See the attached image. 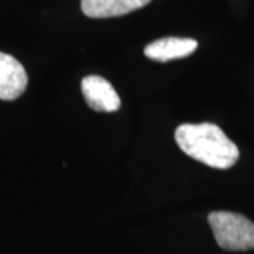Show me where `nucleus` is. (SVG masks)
Wrapping results in <instances>:
<instances>
[{
    "label": "nucleus",
    "instance_id": "nucleus-1",
    "mask_svg": "<svg viewBox=\"0 0 254 254\" xmlns=\"http://www.w3.org/2000/svg\"><path fill=\"white\" fill-rule=\"evenodd\" d=\"M175 141L190 158L218 170H227L239 160L237 145L213 123L181 125L175 130Z\"/></svg>",
    "mask_w": 254,
    "mask_h": 254
},
{
    "label": "nucleus",
    "instance_id": "nucleus-2",
    "mask_svg": "<svg viewBox=\"0 0 254 254\" xmlns=\"http://www.w3.org/2000/svg\"><path fill=\"white\" fill-rule=\"evenodd\" d=\"M210 229L219 247L229 252L254 249V223L243 215L233 212H212L208 216Z\"/></svg>",
    "mask_w": 254,
    "mask_h": 254
},
{
    "label": "nucleus",
    "instance_id": "nucleus-3",
    "mask_svg": "<svg viewBox=\"0 0 254 254\" xmlns=\"http://www.w3.org/2000/svg\"><path fill=\"white\" fill-rule=\"evenodd\" d=\"M82 93L88 106L96 112L112 113L120 108L122 102L118 92L105 78L98 75H89L82 79Z\"/></svg>",
    "mask_w": 254,
    "mask_h": 254
},
{
    "label": "nucleus",
    "instance_id": "nucleus-4",
    "mask_svg": "<svg viewBox=\"0 0 254 254\" xmlns=\"http://www.w3.org/2000/svg\"><path fill=\"white\" fill-rule=\"evenodd\" d=\"M28 83L24 66L14 57L0 51V100L20 98Z\"/></svg>",
    "mask_w": 254,
    "mask_h": 254
},
{
    "label": "nucleus",
    "instance_id": "nucleus-5",
    "mask_svg": "<svg viewBox=\"0 0 254 254\" xmlns=\"http://www.w3.org/2000/svg\"><path fill=\"white\" fill-rule=\"evenodd\" d=\"M198 47L193 38L165 37L145 46L144 54L147 58L158 63H167L171 60H180L190 55Z\"/></svg>",
    "mask_w": 254,
    "mask_h": 254
},
{
    "label": "nucleus",
    "instance_id": "nucleus-6",
    "mask_svg": "<svg viewBox=\"0 0 254 254\" xmlns=\"http://www.w3.org/2000/svg\"><path fill=\"white\" fill-rule=\"evenodd\" d=\"M151 0H82L81 9L91 18L125 16L147 6Z\"/></svg>",
    "mask_w": 254,
    "mask_h": 254
}]
</instances>
